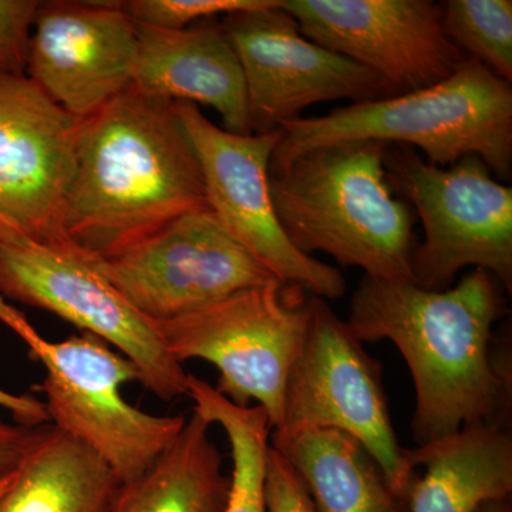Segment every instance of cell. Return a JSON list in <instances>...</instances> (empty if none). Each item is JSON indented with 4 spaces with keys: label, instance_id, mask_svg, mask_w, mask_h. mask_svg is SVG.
Listing matches in <instances>:
<instances>
[{
    "label": "cell",
    "instance_id": "1",
    "mask_svg": "<svg viewBox=\"0 0 512 512\" xmlns=\"http://www.w3.org/2000/svg\"><path fill=\"white\" fill-rule=\"evenodd\" d=\"M503 312L500 282L484 269L444 291L363 276L348 323L362 342L390 340L406 360L417 446L467 427L507 426L510 360L495 353L493 335Z\"/></svg>",
    "mask_w": 512,
    "mask_h": 512
},
{
    "label": "cell",
    "instance_id": "2",
    "mask_svg": "<svg viewBox=\"0 0 512 512\" xmlns=\"http://www.w3.org/2000/svg\"><path fill=\"white\" fill-rule=\"evenodd\" d=\"M208 210L197 154L173 101L133 86L80 121L64 234L107 258Z\"/></svg>",
    "mask_w": 512,
    "mask_h": 512
},
{
    "label": "cell",
    "instance_id": "3",
    "mask_svg": "<svg viewBox=\"0 0 512 512\" xmlns=\"http://www.w3.org/2000/svg\"><path fill=\"white\" fill-rule=\"evenodd\" d=\"M387 144L313 148L269 173L279 224L303 254L325 252L379 281L413 282V208L387 180Z\"/></svg>",
    "mask_w": 512,
    "mask_h": 512
},
{
    "label": "cell",
    "instance_id": "4",
    "mask_svg": "<svg viewBox=\"0 0 512 512\" xmlns=\"http://www.w3.org/2000/svg\"><path fill=\"white\" fill-rule=\"evenodd\" d=\"M269 173L313 148L379 141L417 147L430 164L448 167L477 156L501 180L512 174V87L468 59L443 82L387 99L350 103L279 128Z\"/></svg>",
    "mask_w": 512,
    "mask_h": 512
},
{
    "label": "cell",
    "instance_id": "5",
    "mask_svg": "<svg viewBox=\"0 0 512 512\" xmlns=\"http://www.w3.org/2000/svg\"><path fill=\"white\" fill-rule=\"evenodd\" d=\"M0 320L45 366L36 390L45 394L50 424L89 447L120 484L146 473L184 429L185 416H154L124 400L121 387L140 380V372L104 340L82 332L49 342L2 296Z\"/></svg>",
    "mask_w": 512,
    "mask_h": 512
},
{
    "label": "cell",
    "instance_id": "6",
    "mask_svg": "<svg viewBox=\"0 0 512 512\" xmlns=\"http://www.w3.org/2000/svg\"><path fill=\"white\" fill-rule=\"evenodd\" d=\"M392 190L416 211L424 229L413 254L414 284L450 288L461 269H484L512 289V190L477 156L450 167L424 160L414 148L387 146Z\"/></svg>",
    "mask_w": 512,
    "mask_h": 512
},
{
    "label": "cell",
    "instance_id": "7",
    "mask_svg": "<svg viewBox=\"0 0 512 512\" xmlns=\"http://www.w3.org/2000/svg\"><path fill=\"white\" fill-rule=\"evenodd\" d=\"M308 301L302 286L276 281L154 325L178 363H212L220 372L217 392L237 406L258 403L274 431L284 417L286 379L308 326Z\"/></svg>",
    "mask_w": 512,
    "mask_h": 512
},
{
    "label": "cell",
    "instance_id": "8",
    "mask_svg": "<svg viewBox=\"0 0 512 512\" xmlns=\"http://www.w3.org/2000/svg\"><path fill=\"white\" fill-rule=\"evenodd\" d=\"M308 326L286 379L284 417L275 436L338 430L362 444L397 497L416 471L400 447L384 392L382 365L326 299L311 295Z\"/></svg>",
    "mask_w": 512,
    "mask_h": 512
},
{
    "label": "cell",
    "instance_id": "9",
    "mask_svg": "<svg viewBox=\"0 0 512 512\" xmlns=\"http://www.w3.org/2000/svg\"><path fill=\"white\" fill-rule=\"evenodd\" d=\"M0 296L55 313L119 350L140 383L163 400L187 396L188 373L160 333L99 268V256L69 238L0 247Z\"/></svg>",
    "mask_w": 512,
    "mask_h": 512
},
{
    "label": "cell",
    "instance_id": "10",
    "mask_svg": "<svg viewBox=\"0 0 512 512\" xmlns=\"http://www.w3.org/2000/svg\"><path fill=\"white\" fill-rule=\"evenodd\" d=\"M173 106L197 154L208 208L229 234L279 281L302 286L326 301L342 298V272L293 247L276 217L269 164L282 131L229 133L195 104L174 101Z\"/></svg>",
    "mask_w": 512,
    "mask_h": 512
},
{
    "label": "cell",
    "instance_id": "11",
    "mask_svg": "<svg viewBox=\"0 0 512 512\" xmlns=\"http://www.w3.org/2000/svg\"><path fill=\"white\" fill-rule=\"evenodd\" d=\"M99 268L141 315L164 322L245 289L279 281L232 237L217 215L192 211Z\"/></svg>",
    "mask_w": 512,
    "mask_h": 512
},
{
    "label": "cell",
    "instance_id": "12",
    "mask_svg": "<svg viewBox=\"0 0 512 512\" xmlns=\"http://www.w3.org/2000/svg\"><path fill=\"white\" fill-rule=\"evenodd\" d=\"M222 18L244 72L252 134L279 130L313 104L397 96L372 70L306 39L282 0L274 8Z\"/></svg>",
    "mask_w": 512,
    "mask_h": 512
},
{
    "label": "cell",
    "instance_id": "13",
    "mask_svg": "<svg viewBox=\"0 0 512 512\" xmlns=\"http://www.w3.org/2000/svg\"><path fill=\"white\" fill-rule=\"evenodd\" d=\"M80 121L26 74L0 70V247L67 238Z\"/></svg>",
    "mask_w": 512,
    "mask_h": 512
},
{
    "label": "cell",
    "instance_id": "14",
    "mask_svg": "<svg viewBox=\"0 0 512 512\" xmlns=\"http://www.w3.org/2000/svg\"><path fill=\"white\" fill-rule=\"evenodd\" d=\"M306 39L372 70L397 94L443 82L468 57L431 0H282Z\"/></svg>",
    "mask_w": 512,
    "mask_h": 512
},
{
    "label": "cell",
    "instance_id": "15",
    "mask_svg": "<svg viewBox=\"0 0 512 512\" xmlns=\"http://www.w3.org/2000/svg\"><path fill=\"white\" fill-rule=\"evenodd\" d=\"M136 22L120 2H40L26 76L60 109L86 120L133 86Z\"/></svg>",
    "mask_w": 512,
    "mask_h": 512
},
{
    "label": "cell",
    "instance_id": "16",
    "mask_svg": "<svg viewBox=\"0 0 512 512\" xmlns=\"http://www.w3.org/2000/svg\"><path fill=\"white\" fill-rule=\"evenodd\" d=\"M133 87L167 101H188L217 111L224 130L252 134L247 84L220 22L170 30L136 23Z\"/></svg>",
    "mask_w": 512,
    "mask_h": 512
},
{
    "label": "cell",
    "instance_id": "17",
    "mask_svg": "<svg viewBox=\"0 0 512 512\" xmlns=\"http://www.w3.org/2000/svg\"><path fill=\"white\" fill-rule=\"evenodd\" d=\"M414 470L407 488L410 512H476L512 491V439L507 426L467 427L454 436L407 450Z\"/></svg>",
    "mask_w": 512,
    "mask_h": 512
},
{
    "label": "cell",
    "instance_id": "18",
    "mask_svg": "<svg viewBox=\"0 0 512 512\" xmlns=\"http://www.w3.org/2000/svg\"><path fill=\"white\" fill-rule=\"evenodd\" d=\"M119 487L96 453L47 424L0 495V512H107Z\"/></svg>",
    "mask_w": 512,
    "mask_h": 512
},
{
    "label": "cell",
    "instance_id": "19",
    "mask_svg": "<svg viewBox=\"0 0 512 512\" xmlns=\"http://www.w3.org/2000/svg\"><path fill=\"white\" fill-rule=\"evenodd\" d=\"M192 412L184 429L146 473L120 484L107 512H222L229 481L210 436Z\"/></svg>",
    "mask_w": 512,
    "mask_h": 512
},
{
    "label": "cell",
    "instance_id": "20",
    "mask_svg": "<svg viewBox=\"0 0 512 512\" xmlns=\"http://www.w3.org/2000/svg\"><path fill=\"white\" fill-rule=\"evenodd\" d=\"M271 446L301 474L319 512H403L402 498L394 494L376 461L348 434L271 433Z\"/></svg>",
    "mask_w": 512,
    "mask_h": 512
},
{
    "label": "cell",
    "instance_id": "21",
    "mask_svg": "<svg viewBox=\"0 0 512 512\" xmlns=\"http://www.w3.org/2000/svg\"><path fill=\"white\" fill-rule=\"evenodd\" d=\"M187 396L194 413L222 427L231 447L232 474L227 503L222 512H265L264 476L272 427L259 406H237L214 386L188 375Z\"/></svg>",
    "mask_w": 512,
    "mask_h": 512
},
{
    "label": "cell",
    "instance_id": "22",
    "mask_svg": "<svg viewBox=\"0 0 512 512\" xmlns=\"http://www.w3.org/2000/svg\"><path fill=\"white\" fill-rule=\"evenodd\" d=\"M440 6L448 39L464 55L511 84V0H446Z\"/></svg>",
    "mask_w": 512,
    "mask_h": 512
},
{
    "label": "cell",
    "instance_id": "23",
    "mask_svg": "<svg viewBox=\"0 0 512 512\" xmlns=\"http://www.w3.org/2000/svg\"><path fill=\"white\" fill-rule=\"evenodd\" d=\"M281 0H126L121 9L140 25L178 30L198 20L217 18L229 13L274 8Z\"/></svg>",
    "mask_w": 512,
    "mask_h": 512
},
{
    "label": "cell",
    "instance_id": "24",
    "mask_svg": "<svg viewBox=\"0 0 512 512\" xmlns=\"http://www.w3.org/2000/svg\"><path fill=\"white\" fill-rule=\"evenodd\" d=\"M264 505L265 512H319L301 474L272 446L266 454Z\"/></svg>",
    "mask_w": 512,
    "mask_h": 512
},
{
    "label": "cell",
    "instance_id": "25",
    "mask_svg": "<svg viewBox=\"0 0 512 512\" xmlns=\"http://www.w3.org/2000/svg\"><path fill=\"white\" fill-rule=\"evenodd\" d=\"M36 0H0V70L26 74Z\"/></svg>",
    "mask_w": 512,
    "mask_h": 512
},
{
    "label": "cell",
    "instance_id": "26",
    "mask_svg": "<svg viewBox=\"0 0 512 512\" xmlns=\"http://www.w3.org/2000/svg\"><path fill=\"white\" fill-rule=\"evenodd\" d=\"M46 426L26 427L0 419V474L18 470L42 439Z\"/></svg>",
    "mask_w": 512,
    "mask_h": 512
},
{
    "label": "cell",
    "instance_id": "27",
    "mask_svg": "<svg viewBox=\"0 0 512 512\" xmlns=\"http://www.w3.org/2000/svg\"><path fill=\"white\" fill-rule=\"evenodd\" d=\"M0 407L12 414L15 423L26 427L50 424L45 403L33 394H13L0 389Z\"/></svg>",
    "mask_w": 512,
    "mask_h": 512
},
{
    "label": "cell",
    "instance_id": "28",
    "mask_svg": "<svg viewBox=\"0 0 512 512\" xmlns=\"http://www.w3.org/2000/svg\"><path fill=\"white\" fill-rule=\"evenodd\" d=\"M476 512H510V507H508L507 500L490 501V503L481 505Z\"/></svg>",
    "mask_w": 512,
    "mask_h": 512
},
{
    "label": "cell",
    "instance_id": "29",
    "mask_svg": "<svg viewBox=\"0 0 512 512\" xmlns=\"http://www.w3.org/2000/svg\"><path fill=\"white\" fill-rule=\"evenodd\" d=\"M16 470L12 471V473L8 474H0V495L5 493L6 490L10 487V484L13 483V478H15Z\"/></svg>",
    "mask_w": 512,
    "mask_h": 512
}]
</instances>
